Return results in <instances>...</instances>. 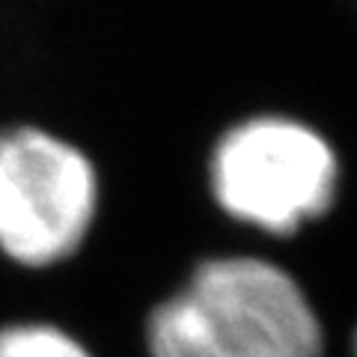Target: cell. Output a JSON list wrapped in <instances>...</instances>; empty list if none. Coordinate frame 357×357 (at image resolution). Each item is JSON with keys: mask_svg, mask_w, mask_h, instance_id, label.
Returning a JSON list of instances; mask_svg holds the SVG:
<instances>
[{"mask_svg": "<svg viewBox=\"0 0 357 357\" xmlns=\"http://www.w3.org/2000/svg\"><path fill=\"white\" fill-rule=\"evenodd\" d=\"M354 357H357V331H354Z\"/></svg>", "mask_w": 357, "mask_h": 357, "instance_id": "obj_5", "label": "cell"}, {"mask_svg": "<svg viewBox=\"0 0 357 357\" xmlns=\"http://www.w3.org/2000/svg\"><path fill=\"white\" fill-rule=\"evenodd\" d=\"M98 208L96 167L69 140L21 126L0 134V250L48 268L81 248Z\"/></svg>", "mask_w": 357, "mask_h": 357, "instance_id": "obj_3", "label": "cell"}, {"mask_svg": "<svg viewBox=\"0 0 357 357\" xmlns=\"http://www.w3.org/2000/svg\"><path fill=\"white\" fill-rule=\"evenodd\" d=\"M340 161L319 131L289 116H253L229 128L211 155V194L229 218L292 236L328 215Z\"/></svg>", "mask_w": 357, "mask_h": 357, "instance_id": "obj_2", "label": "cell"}, {"mask_svg": "<svg viewBox=\"0 0 357 357\" xmlns=\"http://www.w3.org/2000/svg\"><path fill=\"white\" fill-rule=\"evenodd\" d=\"M146 345L149 357H321L325 331L280 265L218 256L152 310Z\"/></svg>", "mask_w": 357, "mask_h": 357, "instance_id": "obj_1", "label": "cell"}, {"mask_svg": "<svg viewBox=\"0 0 357 357\" xmlns=\"http://www.w3.org/2000/svg\"><path fill=\"white\" fill-rule=\"evenodd\" d=\"M0 357H93L72 333L39 321L0 328Z\"/></svg>", "mask_w": 357, "mask_h": 357, "instance_id": "obj_4", "label": "cell"}]
</instances>
